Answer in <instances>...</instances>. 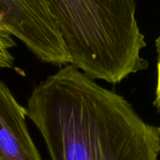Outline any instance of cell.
Returning <instances> with one entry per match:
<instances>
[{
    "label": "cell",
    "mask_w": 160,
    "mask_h": 160,
    "mask_svg": "<svg viewBox=\"0 0 160 160\" xmlns=\"http://www.w3.org/2000/svg\"><path fill=\"white\" fill-rule=\"evenodd\" d=\"M27 116L52 160H158L160 131L121 95L67 65L36 85Z\"/></svg>",
    "instance_id": "cell-1"
},
{
    "label": "cell",
    "mask_w": 160,
    "mask_h": 160,
    "mask_svg": "<svg viewBox=\"0 0 160 160\" xmlns=\"http://www.w3.org/2000/svg\"><path fill=\"white\" fill-rule=\"evenodd\" d=\"M70 56L93 80L119 83L148 68L135 0H47Z\"/></svg>",
    "instance_id": "cell-2"
},
{
    "label": "cell",
    "mask_w": 160,
    "mask_h": 160,
    "mask_svg": "<svg viewBox=\"0 0 160 160\" xmlns=\"http://www.w3.org/2000/svg\"><path fill=\"white\" fill-rule=\"evenodd\" d=\"M0 14L8 32L41 62L70 64L57 20L47 0H0Z\"/></svg>",
    "instance_id": "cell-3"
},
{
    "label": "cell",
    "mask_w": 160,
    "mask_h": 160,
    "mask_svg": "<svg viewBox=\"0 0 160 160\" xmlns=\"http://www.w3.org/2000/svg\"><path fill=\"white\" fill-rule=\"evenodd\" d=\"M27 112L0 80V160H43L26 125Z\"/></svg>",
    "instance_id": "cell-4"
},
{
    "label": "cell",
    "mask_w": 160,
    "mask_h": 160,
    "mask_svg": "<svg viewBox=\"0 0 160 160\" xmlns=\"http://www.w3.org/2000/svg\"><path fill=\"white\" fill-rule=\"evenodd\" d=\"M15 45L14 38L8 32L0 14V69L13 67L14 57L10 52V50Z\"/></svg>",
    "instance_id": "cell-5"
},
{
    "label": "cell",
    "mask_w": 160,
    "mask_h": 160,
    "mask_svg": "<svg viewBox=\"0 0 160 160\" xmlns=\"http://www.w3.org/2000/svg\"><path fill=\"white\" fill-rule=\"evenodd\" d=\"M156 49L158 54L157 60V88H156V97L154 100V105L158 110L160 113V34L156 39ZM160 131V127H158Z\"/></svg>",
    "instance_id": "cell-6"
}]
</instances>
